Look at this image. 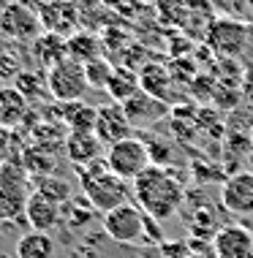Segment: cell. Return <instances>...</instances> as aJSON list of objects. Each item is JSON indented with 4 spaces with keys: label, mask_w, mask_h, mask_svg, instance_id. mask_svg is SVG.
<instances>
[{
    "label": "cell",
    "mask_w": 253,
    "mask_h": 258,
    "mask_svg": "<svg viewBox=\"0 0 253 258\" xmlns=\"http://www.w3.org/2000/svg\"><path fill=\"white\" fill-rule=\"evenodd\" d=\"M133 196H136V204L142 207L144 215L164 223L177 215L182 204V185L164 166L153 163L144 174L133 179Z\"/></svg>",
    "instance_id": "6da1fadb"
},
{
    "label": "cell",
    "mask_w": 253,
    "mask_h": 258,
    "mask_svg": "<svg viewBox=\"0 0 253 258\" xmlns=\"http://www.w3.org/2000/svg\"><path fill=\"white\" fill-rule=\"evenodd\" d=\"M76 174H79V187L84 199L98 212H109L128 201V182L109 169L107 158L93 160L90 166H76Z\"/></svg>",
    "instance_id": "7a4b0ae2"
},
{
    "label": "cell",
    "mask_w": 253,
    "mask_h": 258,
    "mask_svg": "<svg viewBox=\"0 0 253 258\" xmlns=\"http://www.w3.org/2000/svg\"><path fill=\"white\" fill-rule=\"evenodd\" d=\"M30 187H27L25 166L3 163L0 166V223L19 220L27 209Z\"/></svg>",
    "instance_id": "3957f363"
},
{
    "label": "cell",
    "mask_w": 253,
    "mask_h": 258,
    "mask_svg": "<svg viewBox=\"0 0 253 258\" xmlns=\"http://www.w3.org/2000/svg\"><path fill=\"white\" fill-rule=\"evenodd\" d=\"M104 158H107L109 169L115 171L120 179H125V182H133L139 174H144L153 166L147 142H142V139H133V136L123 139V142H117V144H112Z\"/></svg>",
    "instance_id": "277c9868"
},
{
    "label": "cell",
    "mask_w": 253,
    "mask_h": 258,
    "mask_svg": "<svg viewBox=\"0 0 253 258\" xmlns=\"http://www.w3.org/2000/svg\"><path fill=\"white\" fill-rule=\"evenodd\" d=\"M250 27L231 17H215L205 33V44L210 52L221 54V57H240L248 46Z\"/></svg>",
    "instance_id": "5b68a950"
},
{
    "label": "cell",
    "mask_w": 253,
    "mask_h": 258,
    "mask_svg": "<svg viewBox=\"0 0 253 258\" xmlns=\"http://www.w3.org/2000/svg\"><path fill=\"white\" fill-rule=\"evenodd\" d=\"M46 87L58 103H68V101H82L84 90H87V74H84V62L66 57L58 66L49 68L46 74Z\"/></svg>",
    "instance_id": "8992f818"
},
{
    "label": "cell",
    "mask_w": 253,
    "mask_h": 258,
    "mask_svg": "<svg viewBox=\"0 0 253 258\" xmlns=\"http://www.w3.org/2000/svg\"><path fill=\"white\" fill-rule=\"evenodd\" d=\"M0 33L11 41H19V44L22 41L25 44H33L44 33V22H41V17L27 3L11 0L0 11Z\"/></svg>",
    "instance_id": "52a82bcc"
},
{
    "label": "cell",
    "mask_w": 253,
    "mask_h": 258,
    "mask_svg": "<svg viewBox=\"0 0 253 258\" xmlns=\"http://www.w3.org/2000/svg\"><path fill=\"white\" fill-rule=\"evenodd\" d=\"M104 231L109 239L120 242V245H133L144 236V212L136 201H125V204L104 212Z\"/></svg>",
    "instance_id": "ba28073f"
},
{
    "label": "cell",
    "mask_w": 253,
    "mask_h": 258,
    "mask_svg": "<svg viewBox=\"0 0 253 258\" xmlns=\"http://www.w3.org/2000/svg\"><path fill=\"white\" fill-rule=\"evenodd\" d=\"M215 258H250L253 255V231L248 226H223L213 236Z\"/></svg>",
    "instance_id": "9c48e42d"
},
{
    "label": "cell",
    "mask_w": 253,
    "mask_h": 258,
    "mask_svg": "<svg viewBox=\"0 0 253 258\" xmlns=\"http://www.w3.org/2000/svg\"><path fill=\"white\" fill-rule=\"evenodd\" d=\"M133 131V122L128 120L123 103H107V106H98V122H95V136L101 139L107 147L128 139Z\"/></svg>",
    "instance_id": "30bf717a"
},
{
    "label": "cell",
    "mask_w": 253,
    "mask_h": 258,
    "mask_svg": "<svg viewBox=\"0 0 253 258\" xmlns=\"http://www.w3.org/2000/svg\"><path fill=\"white\" fill-rule=\"evenodd\" d=\"M221 201L231 215H253V171H234L221 187Z\"/></svg>",
    "instance_id": "8fae6325"
},
{
    "label": "cell",
    "mask_w": 253,
    "mask_h": 258,
    "mask_svg": "<svg viewBox=\"0 0 253 258\" xmlns=\"http://www.w3.org/2000/svg\"><path fill=\"white\" fill-rule=\"evenodd\" d=\"M63 147H66V155L74 166H90L93 160H101L107 155V152H104L107 144H104L95 134H82V131H68Z\"/></svg>",
    "instance_id": "7c38bea8"
},
{
    "label": "cell",
    "mask_w": 253,
    "mask_h": 258,
    "mask_svg": "<svg viewBox=\"0 0 253 258\" xmlns=\"http://www.w3.org/2000/svg\"><path fill=\"white\" fill-rule=\"evenodd\" d=\"M25 220L30 223V231H44L49 234L60 220V204L52 201L44 193H30L27 199V209H25Z\"/></svg>",
    "instance_id": "4fadbf2b"
},
{
    "label": "cell",
    "mask_w": 253,
    "mask_h": 258,
    "mask_svg": "<svg viewBox=\"0 0 253 258\" xmlns=\"http://www.w3.org/2000/svg\"><path fill=\"white\" fill-rule=\"evenodd\" d=\"M27 114H30V101L14 85L0 87V128L3 131L17 128L27 120Z\"/></svg>",
    "instance_id": "5bb4252c"
},
{
    "label": "cell",
    "mask_w": 253,
    "mask_h": 258,
    "mask_svg": "<svg viewBox=\"0 0 253 258\" xmlns=\"http://www.w3.org/2000/svg\"><path fill=\"white\" fill-rule=\"evenodd\" d=\"M125 114H128V120L133 122V128H142V125H150L156 122L158 117L166 114V101H158L153 98V95H147L144 90H139V93H133L128 101L123 103Z\"/></svg>",
    "instance_id": "9a60e30c"
},
{
    "label": "cell",
    "mask_w": 253,
    "mask_h": 258,
    "mask_svg": "<svg viewBox=\"0 0 253 258\" xmlns=\"http://www.w3.org/2000/svg\"><path fill=\"white\" fill-rule=\"evenodd\" d=\"M33 52H36V60L41 66L52 68V66H58L60 60L68 57V38L60 36V33L44 30L36 41H33Z\"/></svg>",
    "instance_id": "2e32d148"
},
{
    "label": "cell",
    "mask_w": 253,
    "mask_h": 258,
    "mask_svg": "<svg viewBox=\"0 0 253 258\" xmlns=\"http://www.w3.org/2000/svg\"><path fill=\"white\" fill-rule=\"evenodd\" d=\"M60 106H63V125H68V131L95 134L98 106H90L84 101H68V103H60Z\"/></svg>",
    "instance_id": "e0dca14e"
},
{
    "label": "cell",
    "mask_w": 253,
    "mask_h": 258,
    "mask_svg": "<svg viewBox=\"0 0 253 258\" xmlns=\"http://www.w3.org/2000/svg\"><path fill=\"white\" fill-rule=\"evenodd\" d=\"M139 85H142V90L147 95H153L158 101H166L169 90H172V74L161 62H147L142 68V74H139Z\"/></svg>",
    "instance_id": "ac0fdd59"
},
{
    "label": "cell",
    "mask_w": 253,
    "mask_h": 258,
    "mask_svg": "<svg viewBox=\"0 0 253 258\" xmlns=\"http://www.w3.org/2000/svg\"><path fill=\"white\" fill-rule=\"evenodd\" d=\"M17 258H52L55 255V239L44 231H27L14 245Z\"/></svg>",
    "instance_id": "d6986e66"
},
{
    "label": "cell",
    "mask_w": 253,
    "mask_h": 258,
    "mask_svg": "<svg viewBox=\"0 0 253 258\" xmlns=\"http://www.w3.org/2000/svg\"><path fill=\"white\" fill-rule=\"evenodd\" d=\"M107 90H109V95H112L115 103H125L133 93L142 90V85H139V76L133 71H128V68H115L112 76H109Z\"/></svg>",
    "instance_id": "ffe728a7"
},
{
    "label": "cell",
    "mask_w": 253,
    "mask_h": 258,
    "mask_svg": "<svg viewBox=\"0 0 253 258\" xmlns=\"http://www.w3.org/2000/svg\"><path fill=\"white\" fill-rule=\"evenodd\" d=\"M101 38L93 36V33H76V36L68 38V57L79 60V62H90L101 57Z\"/></svg>",
    "instance_id": "44dd1931"
},
{
    "label": "cell",
    "mask_w": 253,
    "mask_h": 258,
    "mask_svg": "<svg viewBox=\"0 0 253 258\" xmlns=\"http://www.w3.org/2000/svg\"><path fill=\"white\" fill-rule=\"evenodd\" d=\"M191 6H193V0H156L158 17L166 25H185Z\"/></svg>",
    "instance_id": "7402d4cb"
},
{
    "label": "cell",
    "mask_w": 253,
    "mask_h": 258,
    "mask_svg": "<svg viewBox=\"0 0 253 258\" xmlns=\"http://www.w3.org/2000/svg\"><path fill=\"white\" fill-rule=\"evenodd\" d=\"M14 87H17L30 103L36 101V98H41V95H44V90L49 93L46 79H44L41 74H36V71H22V74L17 76V79H14Z\"/></svg>",
    "instance_id": "603a6c76"
},
{
    "label": "cell",
    "mask_w": 253,
    "mask_h": 258,
    "mask_svg": "<svg viewBox=\"0 0 253 258\" xmlns=\"http://www.w3.org/2000/svg\"><path fill=\"white\" fill-rule=\"evenodd\" d=\"M112 71H115V68H112V66H109V60H104V57L84 62V74H87V85H90V87H95V90H107Z\"/></svg>",
    "instance_id": "cb8c5ba5"
},
{
    "label": "cell",
    "mask_w": 253,
    "mask_h": 258,
    "mask_svg": "<svg viewBox=\"0 0 253 258\" xmlns=\"http://www.w3.org/2000/svg\"><path fill=\"white\" fill-rule=\"evenodd\" d=\"M36 190L44 193V196H49L52 201H58V204H60L63 199H68V185L60 182V179H52V177L38 179V182H36Z\"/></svg>",
    "instance_id": "d4e9b609"
},
{
    "label": "cell",
    "mask_w": 253,
    "mask_h": 258,
    "mask_svg": "<svg viewBox=\"0 0 253 258\" xmlns=\"http://www.w3.org/2000/svg\"><path fill=\"white\" fill-rule=\"evenodd\" d=\"M22 74V62L14 52H0V82H14Z\"/></svg>",
    "instance_id": "484cf974"
},
{
    "label": "cell",
    "mask_w": 253,
    "mask_h": 258,
    "mask_svg": "<svg viewBox=\"0 0 253 258\" xmlns=\"http://www.w3.org/2000/svg\"><path fill=\"white\" fill-rule=\"evenodd\" d=\"M144 236H147V242H161V239H164V231H161V220L150 218V215H144Z\"/></svg>",
    "instance_id": "4316f807"
},
{
    "label": "cell",
    "mask_w": 253,
    "mask_h": 258,
    "mask_svg": "<svg viewBox=\"0 0 253 258\" xmlns=\"http://www.w3.org/2000/svg\"><path fill=\"white\" fill-rule=\"evenodd\" d=\"M0 258H17L14 253H0Z\"/></svg>",
    "instance_id": "83f0119b"
},
{
    "label": "cell",
    "mask_w": 253,
    "mask_h": 258,
    "mask_svg": "<svg viewBox=\"0 0 253 258\" xmlns=\"http://www.w3.org/2000/svg\"><path fill=\"white\" fill-rule=\"evenodd\" d=\"M250 142H253V128H250Z\"/></svg>",
    "instance_id": "f1b7e54d"
},
{
    "label": "cell",
    "mask_w": 253,
    "mask_h": 258,
    "mask_svg": "<svg viewBox=\"0 0 253 258\" xmlns=\"http://www.w3.org/2000/svg\"><path fill=\"white\" fill-rule=\"evenodd\" d=\"M250 166H253V155H250Z\"/></svg>",
    "instance_id": "f546056e"
},
{
    "label": "cell",
    "mask_w": 253,
    "mask_h": 258,
    "mask_svg": "<svg viewBox=\"0 0 253 258\" xmlns=\"http://www.w3.org/2000/svg\"><path fill=\"white\" fill-rule=\"evenodd\" d=\"M250 258H253V255H250Z\"/></svg>",
    "instance_id": "4dcf8cb0"
}]
</instances>
